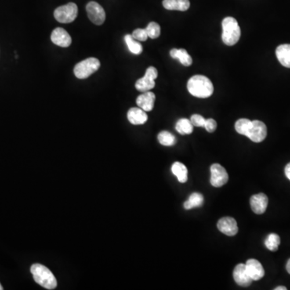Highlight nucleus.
Listing matches in <instances>:
<instances>
[{"mask_svg": "<svg viewBox=\"0 0 290 290\" xmlns=\"http://www.w3.org/2000/svg\"><path fill=\"white\" fill-rule=\"evenodd\" d=\"M187 89L193 96L207 99L214 93V85L208 77L203 75H195L188 81Z\"/></svg>", "mask_w": 290, "mask_h": 290, "instance_id": "obj_1", "label": "nucleus"}, {"mask_svg": "<svg viewBox=\"0 0 290 290\" xmlns=\"http://www.w3.org/2000/svg\"><path fill=\"white\" fill-rule=\"evenodd\" d=\"M31 273L37 284L47 289H54L57 285L56 277L48 268L41 264L32 265Z\"/></svg>", "mask_w": 290, "mask_h": 290, "instance_id": "obj_2", "label": "nucleus"}, {"mask_svg": "<svg viewBox=\"0 0 290 290\" xmlns=\"http://www.w3.org/2000/svg\"><path fill=\"white\" fill-rule=\"evenodd\" d=\"M222 40L225 45L232 46L238 42L241 31L238 22L235 18L226 17L222 22Z\"/></svg>", "mask_w": 290, "mask_h": 290, "instance_id": "obj_3", "label": "nucleus"}, {"mask_svg": "<svg viewBox=\"0 0 290 290\" xmlns=\"http://www.w3.org/2000/svg\"><path fill=\"white\" fill-rule=\"evenodd\" d=\"M100 62L97 58L90 57L79 62L74 67V74L79 79H85L99 70Z\"/></svg>", "mask_w": 290, "mask_h": 290, "instance_id": "obj_4", "label": "nucleus"}, {"mask_svg": "<svg viewBox=\"0 0 290 290\" xmlns=\"http://www.w3.org/2000/svg\"><path fill=\"white\" fill-rule=\"evenodd\" d=\"M77 5L74 3H70L56 8L54 11V17L60 23H72L77 18Z\"/></svg>", "mask_w": 290, "mask_h": 290, "instance_id": "obj_5", "label": "nucleus"}, {"mask_svg": "<svg viewBox=\"0 0 290 290\" xmlns=\"http://www.w3.org/2000/svg\"><path fill=\"white\" fill-rule=\"evenodd\" d=\"M157 76H158V72L157 69L153 66H150L146 70L145 75L136 81L135 88L141 92H146V91L153 89L156 85L155 79L157 78Z\"/></svg>", "mask_w": 290, "mask_h": 290, "instance_id": "obj_6", "label": "nucleus"}, {"mask_svg": "<svg viewBox=\"0 0 290 290\" xmlns=\"http://www.w3.org/2000/svg\"><path fill=\"white\" fill-rule=\"evenodd\" d=\"M246 136L255 143L262 142L267 136V127L259 120H253Z\"/></svg>", "mask_w": 290, "mask_h": 290, "instance_id": "obj_7", "label": "nucleus"}, {"mask_svg": "<svg viewBox=\"0 0 290 290\" xmlns=\"http://www.w3.org/2000/svg\"><path fill=\"white\" fill-rule=\"evenodd\" d=\"M87 16L91 19L92 23L96 25H101L104 23L106 19V13L103 7L99 5L98 3L90 2L86 5Z\"/></svg>", "mask_w": 290, "mask_h": 290, "instance_id": "obj_8", "label": "nucleus"}, {"mask_svg": "<svg viewBox=\"0 0 290 290\" xmlns=\"http://www.w3.org/2000/svg\"><path fill=\"white\" fill-rule=\"evenodd\" d=\"M211 173V184L214 187H221L228 182V174L221 164H212Z\"/></svg>", "mask_w": 290, "mask_h": 290, "instance_id": "obj_9", "label": "nucleus"}, {"mask_svg": "<svg viewBox=\"0 0 290 290\" xmlns=\"http://www.w3.org/2000/svg\"><path fill=\"white\" fill-rule=\"evenodd\" d=\"M218 229L222 233L228 236H234L238 233V226L236 219L231 217H223L218 222Z\"/></svg>", "mask_w": 290, "mask_h": 290, "instance_id": "obj_10", "label": "nucleus"}, {"mask_svg": "<svg viewBox=\"0 0 290 290\" xmlns=\"http://www.w3.org/2000/svg\"><path fill=\"white\" fill-rule=\"evenodd\" d=\"M51 41L58 46L67 48L71 45L72 39L70 34L62 27H56L51 34Z\"/></svg>", "mask_w": 290, "mask_h": 290, "instance_id": "obj_11", "label": "nucleus"}, {"mask_svg": "<svg viewBox=\"0 0 290 290\" xmlns=\"http://www.w3.org/2000/svg\"><path fill=\"white\" fill-rule=\"evenodd\" d=\"M233 277L239 285L242 287H248L252 282L251 277L248 275L244 264L236 265L233 272Z\"/></svg>", "mask_w": 290, "mask_h": 290, "instance_id": "obj_12", "label": "nucleus"}, {"mask_svg": "<svg viewBox=\"0 0 290 290\" xmlns=\"http://www.w3.org/2000/svg\"><path fill=\"white\" fill-rule=\"evenodd\" d=\"M268 203H269V199L265 193L255 194L250 199L251 210L257 215H262L265 212L267 209Z\"/></svg>", "mask_w": 290, "mask_h": 290, "instance_id": "obj_13", "label": "nucleus"}, {"mask_svg": "<svg viewBox=\"0 0 290 290\" xmlns=\"http://www.w3.org/2000/svg\"><path fill=\"white\" fill-rule=\"evenodd\" d=\"M246 269L252 280H259L265 276V269L257 259H248L245 264Z\"/></svg>", "mask_w": 290, "mask_h": 290, "instance_id": "obj_14", "label": "nucleus"}, {"mask_svg": "<svg viewBox=\"0 0 290 290\" xmlns=\"http://www.w3.org/2000/svg\"><path fill=\"white\" fill-rule=\"evenodd\" d=\"M155 99H156V95L154 93L150 91H146L138 96L136 99V104L139 108H141L144 111H151L154 107Z\"/></svg>", "mask_w": 290, "mask_h": 290, "instance_id": "obj_15", "label": "nucleus"}, {"mask_svg": "<svg viewBox=\"0 0 290 290\" xmlns=\"http://www.w3.org/2000/svg\"><path fill=\"white\" fill-rule=\"evenodd\" d=\"M128 119L129 122L133 125H141L147 122L148 115L141 108L133 107L128 110Z\"/></svg>", "mask_w": 290, "mask_h": 290, "instance_id": "obj_16", "label": "nucleus"}, {"mask_svg": "<svg viewBox=\"0 0 290 290\" xmlns=\"http://www.w3.org/2000/svg\"><path fill=\"white\" fill-rule=\"evenodd\" d=\"M163 6L170 11L185 12L190 8V3L189 0H164Z\"/></svg>", "mask_w": 290, "mask_h": 290, "instance_id": "obj_17", "label": "nucleus"}, {"mask_svg": "<svg viewBox=\"0 0 290 290\" xmlns=\"http://www.w3.org/2000/svg\"><path fill=\"white\" fill-rule=\"evenodd\" d=\"M276 55L280 64L286 68H290V45H279L276 50Z\"/></svg>", "mask_w": 290, "mask_h": 290, "instance_id": "obj_18", "label": "nucleus"}, {"mask_svg": "<svg viewBox=\"0 0 290 290\" xmlns=\"http://www.w3.org/2000/svg\"><path fill=\"white\" fill-rule=\"evenodd\" d=\"M170 56L173 59H178L184 66H190L193 63L191 56L184 48H172L170 51Z\"/></svg>", "mask_w": 290, "mask_h": 290, "instance_id": "obj_19", "label": "nucleus"}, {"mask_svg": "<svg viewBox=\"0 0 290 290\" xmlns=\"http://www.w3.org/2000/svg\"><path fill=\"white\" fill-rule=\"evenodd\" d=\"M172 172L178 178V182L185 183L188 180L187 168L185 164L181 162L173 163L172 166Z\"/></svg>", "mask_w": 290, "mask_h": 290, "instance_id": "obj_20", "label": "nucleus"}, {"mask_svg": "<svg viewBox=\"0 0 290 290\" xmlns=\"http://www.w3.org/2000/svg\"><path fill=\"white\" fill-rule=\"evenodd\" d=\"M204 201L202 194L199 193H193L189 197V199L184 203V207L186 210H191L196 207H201Z\"/></svg>", "mask_w": 290, "mask_h": 290, "instance_id": "obj_21", "label": "nucleus"}, {"mask_svg": "<svg viewBox=\"0 0 290 290\" xmlns=\"http://www.w3.org/2000/svg\"><path fill=\"white\" fill-rule=\"evenodd\" d=\"M124 41L128 45L130 52L133 54L139 55L143 52V47L140 45V43L135 40L132 35H129V34L126 35L124 37Z\"/></svg>", "mask_w": 290, "mask_h": 290, "instance_id": "obj_22", "label": "nucleus"}, {"mask_svg": "<svg viewBox=\"0 0 290 290\" xmlns=\"http://www.w3.org/2000/svg\"><path fill=\"white\" fill-rule=\"evenodd\" d=\"M176 130L178 133L182 135H189L193 132V126L190 120L181 119L177 122Z\"/></svg>", "mask_w": 290, "mask_h": 290, "instance_id": "obj_23", "label": "nucleus"}, {"mask_svg": "<svg viewBox=\"0 0 290 290\" xmlns=\"http://www.w3.org/2000/svg\"><path fill=\"white\" fill-rule=\"evenodd\" d=\"M158 141L164 146H172L176 143V137L170 132L163 131L160 132L157 136Z\"/></svg>", "mask_w": 290, "mask_h": 290, "instance_id": "obj_24", "label": "nucleus"}, {"mask_svg": "<svg viewBox=\"0 0 290 290\" xmlns=\"http://www.w3.org/2000/svg\"><path fill=\"white\" fill-rule=\"evenodd\" d=\"M251 120L248 119H240L237 120L235 125L236 132H238L240 135H247L248 134V130H249L250 126H251Z\"/></svg>", "mask_w": 290, "mask_h": 290, "instance_id": "obj_25", "label": "nucleus"}, {"mask_svg": "<svg viewBox=\"0 0 290 290\" xmlns=\"http://www.w3.org/2000/svg\"><path fill=\"white\" fill-rule=\"evenodd\" d=\"M265 244L268 249L272 251H276L278 249L280 244V237L277 234H270L265 240Z\"/></svg>", "mask_w": 290, "mask_h": 290, "instance_id": "obj_26", "label": "nucleus"}, {"mask_svg": "<svg viewBox=\"0 0 290 290\" xmlns=\"http://www.w3.org/2000/svg\"><path fill=\"white\" fill-rule=\"evenodd\" d=\"M145 30L147 32L148 37L151 39L157 38L161 35V27L158 23L155 22L149 23Z\"/></svg>", "mask_w": 290, "mask_h": 290, "instance_id": "obj_27", "label": "nucleus"}, {"mask_svg": "<svg viewBox=\"0 0 290 290\" xmlns=\"http://www.w3.org/2000/svg\"><path fill=\"white\" fill-rule=\"evenodd\" d=\"M132 36L135 40L139 41H145L149 37L146 30L142 28L135 29L132 33Z\"/></svg>", "mask_w": 290, "mask_h": 290, "instance_id": "obj_28", "label": "nucleus"}, {"mask_svg": "<svg viewBox=\"0 0 290 290\" xmlns=\"http://www.w3.org/2000/svg\"><path fill=\"white\" fill-rule=\"evenodd\" d=\"M190 122L195 127H203L205 125L206 120L200 114H193L190 118Z\"/></svg>", "mask_w": 290, "mask_h": 290, "instance_id": "obj_29", "label": "nucleus"}, {"mask_svg": "<svg viewBox=\"0 0 290 290\" xmlns=\"http://www.w3.org/2000/svg\"><path fill=\"white\" fill-rule=\"evenodd\" d=\"M204 128H206L207 132H210V133H212V132H215V130H216V121H215V120H213V119H208V120H206Z\"/></svg>", "mask_w": 290, "mask_h": 290, "instance_id": "obj_30", "label": "nucleus"}, {"mask_svg": "<svg viewBox=\"0 0 290 290\" xmlns=\"http://www.w3.org/2000/svg\"><path fill=\"white\" fill-rule=\"evenodd\" d=\"M284 173L286 175L288 180L290 181V163H288L286 167H285V168H284Z\"/></svg>", "mask_w": 290, "mask_h": 290, "instance_id": "obj_31", "label": "nucleus"}, {"mask_svg": "<svg viewBox=\"0 0 290 290\" xmlns=\"http://www.w3.org/2000/svg\"><path fill=\"white\" fill-rule=\"evenodd\" d=\"M286 269L287 272L290 274V259H288V262H287Z\"/></svg>", "mask_w": 290, "mask_h": 290, "instance_id": "obj_32", "label": "nucleus"}, {"mask_svg": "<svg viewBox=\"0 0 290 290\" xmlns=\"http://www.w3.org/2000/svg\"><path fill=\"white\" fill-rule=\"evenodd\" d=\"M286 289H287L286 287L284 286H279L275 288V290H286Z\"/></svg>", "mask_w": 290, "mask_h": 290, "instance_id": "obj_33", "label": "nucleus"}, {"mask_svg": "<svg viewBox=\"0 0 290 290\" xmlns=\"http://www.w3.org/2000/svg\"><path fill=\"white\" fill-rule=\"evenodd\" d=\"M4 289V288H3L2 285H1V284H0V290H3Z\"/></svg>", "mask_w": 290, "mask_h": 290, "instance_id": "obj_34", "label": "nucleus"}]
</instances>
